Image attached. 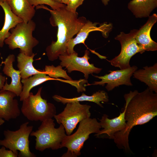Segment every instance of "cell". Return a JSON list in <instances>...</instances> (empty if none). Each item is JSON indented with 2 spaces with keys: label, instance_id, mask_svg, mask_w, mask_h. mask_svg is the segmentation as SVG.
Segmentation results:
<instances>
[{
  "label": "cell",
  "instance_id": "7c38bea8",
  "mask_svg": "<svg viewBox=\"0 0 157 157\" xmlns=\"http://www.w3.org/2000/svg\"><path fill=\"white\" fill-rule=\"evenodd\" d=\"M99 24L98 22L93 23L89 20H87L77 33L76 36L69 41L67 46L68 54H72L75 52L74 49L76 45L80 43L85 45V41L90 32L95 31H100L104 37L107 38L110 33L112 31V24L105 22L100 24L99 26L98 27L97 25Z\"/></svg>",
  "mask_w": 157,
  "mask_h": 157
},
{
  "label": "cell",
  "instance_id": "5bb4252c",
  "mask_svg": "<svg viewBox=\"0 0 157 157\" xmlns=\"http://www.w3.org/2000/svg\"><path fill=\"white\" fill-rule=\"evenodd\" d=\"M15 56L13 54L9 55L5 60L2 62L4 64L3 69L4 74L10 77L11 81L10 84L7 82V79L2 89L0 91L8 90L14 92L17 97L19 96L22 89L21 82L20 73L19 70L15 69L13 67V63L15 60Z\"/></svg>",
  "mask_w": 157,
  "mask_h": 157
},
{
  "label": "cell",
  "instance_id": "5b68a950",
  "mask_svg": "<svg viewBox=\"0 0 157 157\" xmlns=\"http://www.w3.org/2000/svg\"><path fill=\"white\" fill-rule=\"evenodd\" d=\"M55 126L54 120L51 118L42 122L38 130L32 131L30 135L35 137L36 150L43 151L46 149L61 148L62 142L66 135L65 131L61 124L58 128Z\"/></svg>",
  "mask_w": 157,
  "mask_h": 157
},
{
  "label": "cell",
  "instance_id": "f546056e",
  "mask_svg": "<svg viewBox=\"0 0 157 157\" xmlns=\"http://www.w3.org/2000/svg\"><path fill=\"white\" fill-rule=\"evenodd\" d=\"M52 1L58 3H62V0H51Z\"/></svg>",
  "mask_w": 157,
  "mask_h": 157
},
{
  "label": "cell",
  "instance_id": "ffe728a7",
  "mask_svg": "<svg viewBox=\"0 0 157 157\" xmlns=\"http://www.w3.org/2000/svg\"><path fill=\"white\" fill-rule=\"evenodd\" d=\"M51 80H56L66 83H68L67 80H64L58 78H54L47 76L45 72L33 75L29 78L22 79L21 83L23 84L22 92L19 95L20 100L22 101L28 97L31 90L44 82Z\"/></svg>",
  "mask_w": 157,
  "mask_h": 157
},
{
  "label": "cell",
  "instance_id": "cb8c5ba5",
  "mask_svg": "<svg viewBox=\"0 0 157 157\" xmlns=\"http://www.w3.org/2000/svg\"><path fill=\"white\" fill-rule=\"evenodd\" d=\"M44 71L47 75L52 78H58L59 77H62L66 80H72L67 74L66 71L63 69L62 67L60 65L56 67H55L53 65H46Z\"/></svg>",
  "mask_w": 157,
  "mask_h": 157
},
{
  "label": "cell",
  "instance_id": "1f68e13d",
  "mask_svg": "<svg viewBox=\"0 0 157 157\" xmlns=\"http://www.w3.org/2000/svg\"><path fill=\"white\" fill-rule=\"evenodd\" d=\"M68 1V0H62V3L63 4L66 5L67 4Z\"/></svg>",
  "mask_w": 157,
  "mask_h": 157
},
{
  "label": "cell",
  "instance_id": "ba28073f",
  "mask_svg": "<svg viewBox=\"0 0 157 157\" xmlns=\"http://www.w3.org/2000/svg\"><path fill=\"white\" fill-rule=\"evenodd\" d=\"M138 30L133 29L128 33L121 32L115 38L118 40L121 45L119 54L108 61L110 64L120 69H126L131 67L130 61L131 58L136 53H142L144 49L137 43L135 37Z\"/></svg>",
  "mask_w": 157,
  "mask_h": 157
},
{
  "label": "cell",
  "instance_id": "9c48e42d",
  "mask_svg": "<svg viewBox=\"0 0 157 157\" xmlns=\"http://www.w3.org/2000/svg\"><path fill=\"white\" fill-rule=\"evenodd\" d=\"M66 104L63 111L58 115H56L54 117L58 124H61L64 126L67 135H69L78 123L90 117L91 106L81 104L78 101Z\"/></svg>",
  "mask_w": 157,
  "mask_h": 157
},
{
  "label": "cell",
  "instance_id": "83f0119b",
  "mask_svg": "<svg viewBox=\"0 0 157 157\" xmlns=\"http://www.w3.org/2000/svg\"><path fill=\"white\" fill-rule=\"evenodd\" d=\"M7 79V78L3 76L2 73H0V91L3 87Z\"/></svg>",
  "mask_w": 157,
  "mask_h": 157
},
{
  "label": "cell",
  "instance_id": "7402d4cb",
  "mask_svg": "<svg viewBox=\"0 0 157 157\" xmlns=\"http://www.w3.org/2000/svg\"><path fill=\"white\" fill-rule=\"evenodd\" d=\"M157 7V0H132L128 5V8L137 18L149 17Z\"/></svg>",
  "mask_w": 157,
  "mask_h": 157
},
{
  "label": "cell",
  "instance_id": "4fadbf2b",
  "mask_svg": "<svg viewBox=\"0 0 157 157\" xmlns=\"http://www.w3.org/2000/svg\"><path fill=\"white\" fill-rule=\"evenodd\" d=\"M125 110L124 106L122 112L120 113L118 116L111 119L109 118L107 115L104 114L99 119V123L102 129L96 133L95 136L98 138L105 134L106 135V138L113 140L115 133L124 130L126 127V122L125 119Z\"/></svg>",
  "mask_w": 157,
  "mask_h": 157
},
{
  "label": "cell",
  "instance_id": "ac0fdd59",
  "mask_svg": "<svg viewBox=\"0 0 157 157\" xmlns=\"http://www.w3.org/2000/svg\"><path fill=\"white\" fill-rule=\"evenodd\" d=\"M6 1L12 12L25 23L32 20L35 15V7L28 0H6Z\"/></svg>",
  "mask_w": 157,
  "mask_h": 157
},
{
  "label": "cell",
  "instance_id": "9a60e30c",
  "mask_svg": "<svg viewBox=\"0 0 157 157\" xmlns=\"http://www.w3.org/2000/svg\"><path fill=\"white\" fill-rule=\"evenodd\" d=\"M16 95L8 90L0 91V117L7 121L19 116L20 110Z\"/></svg>",
  "mask_w": 157,
  "mask_h": 157
},
{
  "label": "cell",
  "instance_id": "d4e9b609",
  "mask_svg": "<svg viewBox=\"0 0 157 157\" xmlns=\"http://www.w3.org/2000/svg\"><path fill=\"white\" fill-rule=\"evenodd\" d=\"M30 3L36 7L40 5L45 4L50 6L53 10H59L66 5L63 3H58L51 0H28Z\"/></svg>",
  "mask_w": 157,
  "mask_h": 157
},
{
  "label": "cell",
  "instance_id": "52a82bcc",
  "mask_svg": "<svg viewBox=\"0 0 157 157\" xmlns=\"http://www.w3.org/2000/svg\"><path fill=\"white\" fill-rule=\"evenodd\" d=\"M28 122L22 124L18 130L15 131H5L3 134L5 138L0 140V145L4 146L15 153H18L19 157H35L29 149V138L33 126H28Z\"/></svg>",
  "mask_w": 157,
  "mask_h": 157
},
{
  "label": "cell",
  "instance_id": "f1b7e54d",
  "mask_svg": "<svg viewBox=\"0 0 157 157\" xmlns=\"http://www.w3.org/2000/svg\"><path fill=\"white\" fill-rule=\"evenodd\" d=\"M102 3L105 5H107L110 0H101Z\"/></svg>",
  "mask_w": 157,
  "mask_h": 157
},
{
  "label": "cell",
  "instance_id": "603a6c76",
  "mask_svg": "<svg viewBox=\"0 0 157 157\" xmlns=\"http://www.w3.org/2000/svg\"><path fill=\"white\" fill-rule=\"evenodd\" d=\"M36 53L29 56L19 53L17 56V67L22 79H26L35 74L44 72V70L37 69L33 65V58Z\"/></svg>",
  "mask_w": 157,
  "mask_h": 157
},
{
  "label": "cell",
  "instance_id": "836d02e7",
  "mask_svg": "<svg viewBox=\"0 0 157 157\" xmlns=\"http://www.w3.org/2000/svg\"><path fill=\"white\" fill-rule=\"evenodd\" d=\"M1 53L0 52V56H1Z\"/></svg>",
  "mask_w": 157,
  "mask_h": 157
},
{
  "label": "cell",
  "instance_id": "44dd1931",
  "mask_svg": "<svg viewBox=\"0 0 157 157\" xmlns=\"http://www.w3.org/2000/svg\"><path fill=\"white\" fill-rule=\"evenodd\" d=\"M52 97L55 101L61 102L64 104L72 102L88 101L95 103L102 108L103 106L100 102H107L109 101L108 93L104 90H99L90 96L86 95L83 93L81 96L73 98H65L58 95H55Z\"/></svg>",
  "mask_w": 157,
  "mask_h": 157
},
{
  "label": "cell",
  "instance_id": "2e32d148",
  "mask_svg": "<svg viewBox=\"0 0 157 157\" xmlns=\"http://www.w3.org/2000/svg\"><path fill=\"white\" fill-rule=\"evenodd\" d=\"M157 21V15L153 14L148 17L146 23L138 31L135 38L137 44L145 51H154L157 50V43L151 39L150 31Z\"/></svg>",
  "mask_w": 157,
  "mask_h": 157
},
{
  "label": "cell",
  "instance_id": "7a4b0ae2",
  "mask_svg": "<svg viewBox=\"0 0 157 157\" xmlns=\"http://www.w3.org/2000/svg\"><path fill=\"white\" fill-rule=\"evenodd\" d=\"M65 6L66 5L58 10L50 9L44 5L36 7V9H43L49 11L51 24L58 28L57 40L52 41L46 49L47 55L51 61L57 60L60 55L68 54L69 41L77 34L87 21L85 17H78L77 12L68 11Z\"/></svg>",
  "mask_w": 157,
  "mask_h": 157
},
{
  "label": "cell",
  "instance_id": "277c9868",
  "mask_svg": "<svg viewBox=\"0 0 157 157\" xmlns=\"http://www.w3.org/2000/svg\"><path fill=\"white\" fill-rule=\"evenodd\" d=\"M36 27L35 22L31 20L27 23L22 22L10 30V34L4 41L11 50L19 49L20 53L29 56L34 53L33 48L39 43V41L33 35Z\"/></svg>",
  "mask_w": 157,
  "mask_h": 157
},
{
  "label": "cell",
  "instance_id": "6da1fadb",
  "mask_svg": "<svg viewBox=\"0 0 157 157\" xmlns=\"http://www.w3.org/2000/svg\"><path fill=\"white\" fill-rule=\"evenodd\" d=\"M124 97L126 127L115 133L113 140L119 149L129 153L131 152L129 137L132 129L134 126L147 123L157 115V93L148 87L140 92L137 90L130 91Z\"/></svg>",
  "mask_w": 157,
  "mask_h": 157
},
{
  "label": "cell",
  "instance_id": "8fae6325",
  "mask_svg": "<svg viewBox=\"0 0 157 157\" xmlns=\"http://www.w3.org/2000/svg\"><path fill=\"white\" fill-rule=\"evenodd\" d=\"M138 69V67L133 65L129 68L115 71L110 70V73L103 76H98L92 75L94 77L101 79L100 81H95L93 83H88L84 86L92 85H99L104 86L105 84V88L108 91L112 90L116 87L125 85L132 86L133 84L131 80L134 72Z\"/></svg>",
  "mask_w": 157,
  "mask_h": 157
},
{
  "label": "cell",
  "instance_id": "4316f807",
  "mask_svg": "<svg viewBox=\"0 0 157 157\" xmlns=\"http://www.w3.org/2000/svg\"><path fill=\"white\" fill-rule=\"evenodd\" d=\"M18 156V153H15L10 150H6L4 146H2L0 149V157H17Z\"/></svg>",
  "mask_w": 157,
  "mask_h": 157
},
{
  "label": "cell",
  "instance_id": "484cf974",
  "mask_svg": "<svg viewBox=\"0 0 157 157\" xmlns=\"http://www.w3.org/2000/svg\"><path fill=\"white\" fill-rule=\"evenodd\" d=\"M84 0H68L65 8L69 11L75 12L77 8L81 5Z\"/></svg>",
  "mask_w": 157,
  "mask_h": 157
},
{
  "label": "cell",
  "instance_id": "d6986e66",
  "mask_svg": "<svg viewBox=\"0 0 157 157\" xmlns=\"http://www.w3.org/2000/svg\"><path fill=\"white\" fill-rule=\"evenodd\" d=\"M133 77L147 85L149 89L157 93V63L152 66H146L137 69L133 73Z\"/></svg>",
  "mask_w": 157,
  "mask_h": 157
},
{
  "label": "cell",
  "instance_id": "8992f818",
  "mask_svg": "<svg viewBox=\"0 0 157 157\" xmlns=\"http://www.w3.org/2000/svg\"><path fill=\"white\" fill-rule=\"evenodd\" d=\"M42 87L40 88L35 95L30 92L28 97L22 101L21 111L29 120L42 122L56 115L55 105L42 97Z\"/></svg>",
  "mask_w": 157,
  "mask_h": 157
},
{
  "label": "cell",
  "instance_id": "30bf717a",
  "mask_svg": "<svg viewBox=\"0 0 157 157\" xmlns=\"http://www.w3.org/2000/svg\"><path fill=\"white\" fill-rule=\"evenodd\" d=\"M89 51L86 50L84 55L82 57L78 56V54L75 52L70 54L60 55L58 58L61 62L60 65L62 67H65L67 72L70 73L74 71L82 72L85 79L88 78L90 74H99L102 70L101 68L94 66V64H90L88 61Z\"/></svg>",
  "mask_w": 157,
  "mask_h": 157
},
{
  "label": "cell",
  "instance_id": "4dcf8cb0",
  "mask_svg": "<svg viewBox=\"0 0 157 157\" xmlns=\"http://www.w3.org/2000/svg\"><path fill=\"white\" fill-rule=\"evenodd\" d=\"M4 122V120L0 117V126L2 125Z\"/></svg>",
  "mask_w": 157,
  "mask_h": 157
},
{
  "label": "cell",
  "instance_id": "e0dca14e",
  "mask_svg": "<svg viewBox=\"0 0 157 157\" xmlns=\"http://www.w3.org/2000/svg\"><path fill=\"white\" fill-rule=\"evenodd\" d=\"M0 6L3 9L5 14L4 24L0 30V47L2 48L4 46L5 40L10 34L9 32L10 30L23 21L12 12L6 1H0Z\"/></svg>",
  "mask_w": 157,
  "mask_h": 157
},
{
  "label": "cell",
  "instance_id": "d6a6232c",
  "mask_svg": "<svg viewBox=\"0 0 157 157\" xmlns=\"http://www.w3.org/2000/svg\"><path fill=\"white\" fill-rule=\"evenodd\" d=\"M6 0H0V1L4 2L6 1Z\"/></svg>",
  "mask_w": 157,
  "mask_h": 157
},
{
  "label": "cell",
  "instance_id": "3957f363",
  "mask_svg": "<svg viewBox=\"0 0 157 157\" xmlns=\"http://www.w3.org/2000/svg\"><path fill=\"white\" fill-rule=\"evenodd\" d=\"M101 128L99 122L95 118L85 119L79 122L76 131L73 134L66 135L63 139L61 147H65L67 151L62 157H77L81 154V150L90 135L97 133Z\"/></svg>",
  "mask_w": 157,
  "mask_h": 157
}]
</instances>
